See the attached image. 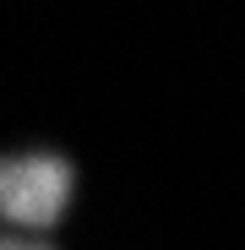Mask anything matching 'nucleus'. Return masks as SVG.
<instances>
[{
	"instance_id": "1",
	"label": "nucleus",
	"mask_w": 245,
	"mask_h": 250,
	"mask_svg": "<svg viewBox=\"0 0 245 250\" xmlns=\"http://www.w3.org/2000/svg\"><path fill=\"white\" fill-rule=\"evenodd\" d=\"M76 201V163L60 147H17L0 158V218L11 234H49Z\"/></svg>"
},
{
	"instance_id": "2",
	"label": "nucleus",
	"mask_w": 245,
	"mask_h": 250,
	"mask_svg": "<svg viewBox=\"0 0 245 250\" xmlns=\"http://www.w3.org/2000/svg\"><path fill=\"white\" fill-rule=\"evenodd\" d=\"M0 250H60L55 239H44V234H6V245Z\"/></svg>"
}]
</instances>
